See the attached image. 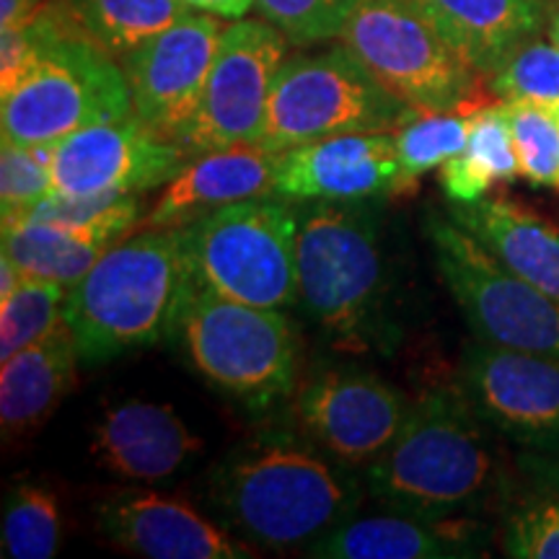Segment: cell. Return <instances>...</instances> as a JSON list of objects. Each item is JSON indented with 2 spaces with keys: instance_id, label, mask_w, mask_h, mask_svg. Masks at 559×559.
<instances>
[{
  "instance_id": "cell-15",
  "label": "cell",
  "mask_w": 559,
  "mask_h": 559,
  "mask_svg": "<svg viewBox=\"0 0 559 559\" xmlns=\"http://www.w3.org/2000/svg\"><path fill=\"white\" fill-rule=\"evenodd\" d=\"M409 404L368 370H324L296 402L298 428L347 469L368 466L400 432Z\"/></svg>"
},
{
  "instance_id": "cell-23",
  "label": "cell",
  "mask_w": 559,
  "mask_h": 559,
  "mask_svg": "<svg viewBox=\"0 0 559 559\" xmlns=\"http://www.w3.org/2000/svg\"><path fill=\"white\" fill-rule=\"evenodd\" d=\"M449 215L481 247L559 304V228L510 198L451 205Z\"/></svg>"
},
{
  "instance_id": "cell-32",
  "label": "cell",
  "mask_w": 559,
  "mask_h": 559,
  "mask_svg": "<svg viewBox=\"0 0 559 559\" xmlns=\"http://www.w3.org/2000/svg\"><path fill=\"white\" fill-rule=\"evenodd\" d=\"M52 194V145L5 143L0 148V210L9 226Z\"/></svg>"
},
{
  "instance_id": "cell-22",
  "label": "cell",
  "mask_w": 559,
  "mask_h": 559,
  "mask_svg": "<svg viewBox=\"0 0 559 559\" xmlns=\"http://www.w3.org/2000/svg\"><path fill=\"white\" fill-rule=\"evenodd\" d=\"M417 11L479 75H492L534 39L547 21V0H402Z\"/></svg>"
},
{
  "instance_id": "cell-10",
  "label": "cell",
  "mask_w": 559,
  "mask_h": 559,
  "mask_svg": "<svg viewBox=\"0 0 559 559\" xmlns=\"http://www.w3.org/2000/svg\"><path fill=\"white\" fill-rule=\"evenodd\" d=\"M342 45L376 81L419 111L477 109V70L402 0H362Z\"/></svg>"
},
{
  "instance_id": "cell-31",
  "label": "cell",
  "mask_w": 559,
  "mask_h": 559,
  "mask_svg": "<svg viewBox=\"0 0 559 559\" xmlns=\"http://www.w3.org/2000/svg\"><path fill=\"white\" fill-rule=\"evenodd\" d=\"M506 555L521 559H559V479L539 481L523 495L506 521Z\"/></svg>"
},
{
  "instance_id": "cell-13",
  "label": "cell",
  "mask_w": 559,
  "mask_h": 559,
  "mask_svg": "<svg viewBox=\"0 0 559 559\" xmlns=\"http://www.w3.org/2000/svg\"><path fill=\"white\" fill-rule=\"evenodd\" d=\"M223 26L218 16L190 11L166 32L120 60L132 111L145 128L177 143L200 107Z\"/></svg>"
},
{
  "instance_id": "cell-11",
  "label": "cell",
  "mask_w": 559,
  "mask_h": 559,
  "mask_svg": "<svg viewBox=\"0 0 559 559\" xmlns=\"http://www.w3.org/2000/svg\"><path fill=\"white\" fill-rule=\"evenodd\" d=\"M288 52V37L267 19H236L223 26L200 107L177 143L192 158L257 143L270 91Z\"/></svg>"
},
{
  "instance_id": "cell-1",
  "label": "cell",
  "mask_w": 559,
  "mask_h": 559,
  "mask_svg": "<svg viewBox=\"0 0 559 559\" xmlns=\"http://www.w3.org/2000/svg\"><path fill=\"white\" fill-rule=\"evenodd\" d=\"M362 481L304 430L264 428L221 461L210 500L228 531L264 549H309L353 519Z\"/></svg>"
},
{
  "instance_id": "cell-21",
  "label": "cell",
  "mask_w": 559,
  "mask_h": 559,
  "mask_svg": "<svg viewBox=\"0 0 559 559\" xmlns=\"http://www.w3.org/2000/svg\"><path fill=\"white\" fill-rule=\"evenodd\" d=\"M487 547L485 526L464 519H417L389 510L347 519L313 542L306 555L332 559H451L477 557Z\"/></svg>"
},
{
  "instance_id": "cell-7",
  "label": "cell",
  "mask_w": 559,
  "mask_h": 559,
  "mask_svg": "<svg viewBox=\"0 0 559 559\" xmlns=\"http://www.w3.org/2000/svg\"><path fill=\"white\" fill-rule=\"evenodd\" d=\"M132 115L120 60L66 24L16 86L0 94L5 143L55 145L91 124Z\"/></svg>"
},
{
  "instance_id": "cell-4",
  "label": "cell",
  "mask_w": 559,
  "mask_h": 559,
  "mask_svg": "<svg viewBox=\"0 0 559 559\" xmlns=\"http://www.w3.org/2000/svg\"><path fill=\"white\" fill-rule=\"evenodd\" d=\"M381 202H293L300 309L342 347L394 345Z\"/></svg>"
},
{
  "instance_id": "cell-30",
  "label": "cell",
  "mask_w": 559,
  "mask_h": 559,
  "mask_svg": "<svg viewBox=\"0 0 559 559\" xmlns=\"http://www.w3.org/2000/svg\"><path fill=\"white\" fill-rule=\"evenodd\" d=\"M521 177L559 192V107L506 102Z\"/></svg>"
},
{
  "instance_id": "cell-16",
  "label": "cell",
  "mask_w": 559,
  "mask_h": 559,
  "mask_svg": "<svg viewBox=\"0 0 559 559\" xmlns=\"http://www.w3.org/2000/svg\"><path fill=\"white\" fill-rule=\"evenodd\" d=\"M394 132H349L277 153L272 198L288 202H358L396 194Z\"/></svg>"
},
{
  "instance_id": "cell-17",
  "label": "cell",
  "mask_w": 559,
  "mask_h": 559,
  "mask_svg": "<svg viewBox=\"0 0 559 559\" xmlns=\"http://www.w3.org/2000/svg\"><path fill=\"white\" fill-rule=\"evenodd\" d=\"M99 531L111 544L151 559H243L247 542L230 536L190 502L160 492H120L104 500Z\"/></svg>"
},
{
  "instance_id": "cell-2",
  "label": "cell",
  "mask_w": 559,
  "mask_h": 559,
  "mask_svg": "<svg viewBox=\"0 0 559 559\" xmlns=\"http://www.w3.org/2000/svg\"><path fill=\"white\" fill-rule=\"evenodd\" d=\"M481 419L456 386L409 404L400 432L366 466L376 502L417 519H464L500 487V464Z\"/></svg>"
},
{
  "instance_id": "cell-26",
  "label": "cell",
  "mask_w": 559,
  "mask_h": 559,
  "mask_svg": "<svg viewBox=\"0 0 559 559\" xmlns=\"http://www.w3.org/2000/svg\"><path fill=\"white\" fill-rule=\"evenodd\" d=\"M75 32L115 60L194 11L185 0H55Z\"/></svg>"
},
{
  "instance_id": "cell-33",
  "label": "cell",
  "mask_w": 559,
  "mask_h": 559,
  "mask_svg": "<svg viewBox=\"0 0 559 559\" xmlns=\"http://www.w3.org/2000/svg\"><path fill=\"white\" fill-rule=\"evenodd\" d=\"M492 91L502 102H536L559 107V47L528 39L492 73Z\"/></svg>"
},
{
  "instance_id": "cell-5",
  "label": "cell",
  "mask_w": 559,
  "mask_h": 559,
  "mask_svg": "<svg viewBox=\"0 0 559 559\" xmlns=\"http://www.w3.org/2000/svg\"><path fill=\"white\" fill-rule=\"evenodd\" d=\"M415 111L342 45L280 66L257 145L283 153L349 132H396Z\"/></svg>"
},
{
  "instance_id": "cell-28",
  "label": "cell",
  "mask_w": 559,
  "mask_h": 559,
  "mask_svg": "<svg viewBox=\"0 0 559 559\" xmlns=\"http://www.w3.org/2000/svg\"><path fill=\"white\" fill-rule=\"evenodd\" d=\"M60 536V506L50 489L37 485L13 487L3 510V557L50 559L58 555Z\"/></svg>"
},
{
  "instance_id": "cell-37",
  "label": "cell",
  "mask_w": 559,
  "mask_h": 559,
  "mask_svg": "<svg viewBox=\"0 0 559 559\" xmlns=\"http://www.w3.org/2000/svg\"><path fill=\"white\" fill-rule=\"evenodd\" d=\"M549 34H551V41L559 47V9L551 13V24H549Z\"/></svg>"
},
{
  "instance_id": "cell-14",
  "label": "cell",
  "mask_w": 559,
  "mask_h": 559,
  "mask_svg": "<svg viewBox=\"0 0 559 559\" xmlns=\"http://www.w3.org/2000/svg\"><path fill=\"white\" fill-rule=\"evenodd\" d=\"M192 156L138 120L91 124L52 145V194H143L166 187Z\"/></svg>"
},
{
  "instance_id": "cell-9",
  "label": "cell",
  "mask_w": 559,
  "mask_h": 559,
  "mask_svg": "<svg viewBox=\"0 0 559 559\" xmlns=\"http://www.w3.org/2000/svg\"><path fill=\"white\" fill-rule=\"evenodd\" d=\"M438 275L487 345L523 349L559 360V304L506 267L449 213L425 218Z\"/></svg>"
},
{
  "instance_id": "cell-27",
  "label": "cell",
  "mask_w": 559,
  "mask_h": 559,
  "mask_svg": "<svg viewBox=\"0 0 559 559\" xmlns=\"http://www.w3.org/2000/svg\"><path fill=\"white\" fill-rule=\"evenodd\" d=\"M474 109L415 111L394 132L396 158H400V185L396 194L412 190L423 174L438 169L445 160L466 148Z\"/></svg>"
},
{
  "instance_id": "cell-6",
  "label": "cell",
  "mask_w": 559,
  "mask_h": 559,
  "mask_svg": "<svg viewBox=\"0 0 559 559\" xmlns=\"http://www.w3.org/2000/svg\"><path fill=\"white\" fill-rule=\"evenodd\" d=\"M296 205L251 198L213 210L185 226L192 283L260 309L298 300Z\"/></svg>"
},
{
  "instance_id": "cell-3",
  "label": "cell",
  "mask_w": 559,
  "mask_h": 559,
  "mask_svg": "<svg viewBox=\"0 0 559 559\" xmlns=\"http://www.w3.org/2000/svg\"><path fill=\"white\" fill-rule=\"evenodd\" d=\"M192 288L185 226L135 228L68 288L62 317L81 362L102 366L166 340Z\"/></svg>"
},
{
  "instance_id": "cell-20",
  "label": "cell",
  "mask_w": 559,
  "mask_h": 559,
  "mask_svg": "<svg viewBox=\"0 0 559 559\" xmlns=\"http://www.w3.org/2000/svg\"><path fill=\"white\" fill-rule=\"evenodd\" d=\"M275 174L277 153L264 151L257 143L202 153L164 187L138 228L190 226L230 202L272 198Z\"/></svg>"
},
{
  "instance_id": "cell-29",
  "label": "cell",
  "mask_w": 559,
  "mask_h": 559,
  "mask_svg": "<svg viewBox=\"0 0 559 559\" xmlns=\"http://www.w3.org/2000/svg\"><path fill=\"white\" fill-rule=\"evenodd\" d=\"M66 285L24 277L16 290L0 298V360L58 330L66 321Z\"/></svg>"
},
{
  "instance_id": "cell-35",
  "label": "cell",
  "mask_w": 559,
  "mask_h": 559,
  "mask_svg": "<svg viewBox=\"0 0 559 559\" xmlns=\"http://www.w3.org/2000/svg\"><path fill=\"white\" fill-rule=\"evenodd\" d=\"M194 11L213 13L218 19H243L257 0H185Z\"/></svg>"
},
{
  "instance_id": "cell-24",
  "label": "cell",
  "mask_w": 559,
  "mask_h": 559,
  "mask_svg": "<svg viewBox=\"0 0 559 559\" xmlns=\"http://www.w3.org/2000/svg\"><path fill=\"white\" fill-rule=\"evenodd\" d=\"M79 360V347L66 321L45 340L3 360L0 425L5 440L29 438L50 419L73 383Z\"/></svg>"
},
{
  "instance_id": "cell-25",
  "label": "cell",
  "mask_w": 559,
  "mask_h": 559,
  "mask_svg": "<svg viewBox=\"0 0 559 559\" xmlns=\"http://www.w3.org/2000/svg\"><path fill=\"white\" fill-rule=\"evenodd\" d=\"M515 177H521V166L510 132L508 104H481L472 111L466 148L440 166V187L453 205H466L485 198L498 181H513Z\"/></svg>"
},
{
  "instance_id": "cell-36",
  "label": "cell",
  "mask_w": 559,
  "mask_h": 559,
  "mask_svg": "<svg viewBox=\"0 0 559 559\" xmlns=\"http://www.w3.org/2000/svg\"><path fill=\"white\" fill-rule=\"evenodd\" d=\"M41 5H45V0H0V29L26 24Z\"/></svg>"
},
{
  "instance_id": "cell-19",
  "label": "cell",
  "mask_w": 559,
  "mask_h": 559,
  "mask_svg": "<svg viewBox=\"0 0 559 559\" xmlns=\"http://www.w3.org/2000/svg\"><path fill=\"white\" fill-rule=\"evenodd\" d=\"M202 449L177 412L166 404L124 402L104 412L91 438V456L102 469L132 481L177 474Z\"/></svg>"
},
{
  "instance_id": "cell-18",
  "label": "cell",
  "mask_w": 559,
  "mask_h": 559,
  "mask_svg": "<svg viewBox=\"0 0 559 559\" xmlns=\"http://www.w3.org/2000/svg\"><path fill=\"white\" fill-rule=\"evenodd\" d=\"M143 218V202L138 194H124L99 218L73 226L19 221L3 226V254H9L26 277L50 280L70 288Z\"/></svg>"
},
{
  "instance_id": "cell-8",
  "label": "cell",
  "mask_w": 559,
  "mask_h": 559,
  "mask_svg": "<svg viewBox=\"0 0 559 559\" xmlns=\"http://www.w3.org/2000/svg\"><path fill=\"white\" fill-rule=\"evenodd\" d=\"M202 379L249 409L285 402L296 386V342L283 309L239 304L194 285L177 321Z\"/></svg>"
},
{
  "instance_id": "cell-12",
  "label": "cell",
  "mask_w": 559,
  "mask_h": 559,
  "mask_svg": "<svg viewBox=\"0 0 559 559\" xmlns=\"http://www.w3.org/2000/svg\"><path fill=\"white\" fill-rule=\"evenodd\" d=\"M459 389L474 412L528 449H559V360L472 342L464 347Z\"/></svg>"
},
{
  "instance_id": "cell-34",
  "label": "cell",
  "mask_w": 559,
  "mask_h": 559,
  "mask_svg": "<svg viewBox=\"0 0 559 559\" xmlns=\"http://www.w3.org/2000/svg\"><path fill=\"white\" fill-rule=\"evenodd\" d=\"M362 0H257L262 19L275 24L290 45L340 37Z\"/></svg>"
}]
</instances>
